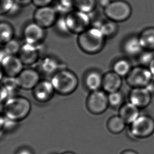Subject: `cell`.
Segmentation results:
<instances>
[{
    "label": "cell",
    "mask_w": 154,
    "mask_h": 154,
    "mask_svg": "<svg viewBox=\"0 0 154 154\" xmlns=\"http://www.w3.org/2000/svg\"><path fill=\"white\" fill-rule=\"evenodd\" d=\"M106 38L100 29L90 27L79 34L77 42L79 48L86 53L95 54L102 50Z\"/></svg>",
    "instance_id": "6da1fadb"
},
{
    "label": "cell",
    "mask_w": 154,
    "mask_h": 154,
    "mask_svg": "<svg viewBox=\"0 0 154 154\" xmlns=\"http://www.w3.org/2000/svg\"><path fill=\"white\" fill-rule=\"evenodd\" d=\"M3 109L5 117L17 122L28 116L31 110V104L24 97L12 96L4 103Z\"/></svg>",
    "instance_id": "7a4b0ae2"
},
{
    "label": "cell",
    "mask_w": 154,
    "mask_h": 154,
    "mask_svg": "<svg viewBox=\"0 0 154 154\" xmlns=\"http://www.w3.org/2000/svg\"><path fill=\"white\" fill-rule=\"evenodd\" d=\"M51 82L55 92L64 96L75 92L79 83L75 73L65 69H61L55 73L52 76Z\"/></svg>",
    "instance_id": "3957f363"
},
{
    "label": "cell",
    "mask_w": 154,
    "mask_h": 154,
    "mask_svg": "<svg viewBox=\"0 0 154 154\" xmlns=\"http://www.w3.org/2000/svg\"><path fill=\"white\" fill-rule=\"evenodd\" d=\"M103 12L109 20L120 23L127 21L131 17L132 8L125 0H114L104 8Z\"/></svg>",
    "instance_id": "277c9868"
},
{
    "label": "cell",
    "mask_w": 154,
    "mask_h": 154,
    "mask_svg": "<svg viewBox=\"0 0 154 154\" xmlns=\"http://www.w3.org/2000/svg\"><path fill=\"white\" fill-rule=\"evenodd\" d=\"M65 19L69 33L78 35L88 29L92 24L89 14L76 10L65 15Z\"/></svg>",
    "instance_id": "5b68a950"
},
{
    "label": "cell",
    "mask_w": 154,
    "mask_h": 154,
    "mask_svg": "<svg viewBox=\"0 0 154 154\" xmlns=\"http://www.w3.org/2000/svg\"><path fill=\"white\" fill-rule=\"evenodd\" d=\"M129 133L135 138H146L154 133V119L148 115H140L130 125Z\"/></svg>",
    "instance_id": "8992f818"
},
{
    "label": "cell",
    "mask_w": 154,
    "mask_h": 154,
    "mask_svg": "<svg viewBox=\"0 0 154 154\" xmlns=\"http://www.w3.org/2000/svg\"><path fill=\"white\" fill-rule=\"evenodd\" d=\"M152 77L148 67L140 65L132 68L126 77V81L132 88H146L152 81Z\"/></svg>",
    "instance_id": "52a82bcc"
},
{
    "label": "cell",
    "mask_w": 154,
    "mask_h": 154,
    "mask_svg": "<svg viewBox=\"0 0 154 154\" xmlns=\"http://www.w3.org/2000/svg\"><path fill=\"white\" fill-rule=\"evenodd\" d=\"M86 106L90 112L95 115H99L105 112L108 106V95L105 91L99 90L93 91L88 97Z\"/></svg>",
    "instance_id": "ba28073f"
},
{
    "label": "cell",
    "mask_w": 154,
    "mask_h": 154,
    "mask_svg": "<svg viewBox=\"0 0 154 154\" xmlns=\"http://www.w3.org/2000/svg\"><path fill=\"white\" fill-rule=\"evenodd\" d=\"M58 18V13L51 5L38 8L34 13V22L45 29L55 25Z\"/></svg>",
    "instance_id": "9c48e42d"
},
{
    "label": "cell",
    "mask_w": 154,
    "mask_h": 154,
    "mask_svg": "<svg viewBox=\"0 0 154 154\" xmlns=\"http://www.w3.org/2000/svg\"><path fill=\"white\" fill-rule=\"evenodd\" d=\"M2 72L7 77H17L23 71L24 64L16 55H6L1 58Z\"/></svg>",
    "instance_id": "30bf717a"
},
{
    "label": "cell",
    "mask_w": 154,
    "mask_h": 154,
    "mask_svg": "<svg viewBox=\"0 0 154 154\" xmlns=\"http://www.w3.org/2000/svg\"><path fill=\"white\" fill-rule=\"evenodd\" d=\"M23 34L25 43L36 45L42 42L46 36L45 29L35 22L26 25L23 29Z\"/></svg>",
    "instance_id": "8fae6325"
},
{
    "label": "cell",
    "mask_w": 154,
    "mask_h": 154,
    "mask_svg": "<svg viewBox=\"0 0 154 154\" xmlns=\"http://www.w3.org/2000/svg\"><path fill=\"white\" fill-rule=\"evenodd\" d=\"M16 79L19 88L24 90H33L40 81V73L35 69H23Z\"/></svg>",
    "instance_id": "7c38bea8"
},
{
    "label": "cell",
    "mask_w": 154,
    "mask_h": 154,
    "mask_svg": "<svg viewBox=\"0 0 154 154\" xmlns=\"http://www.w3.org/2000/svg\"><path fill=\"white\" fill-rule=\"evenodd\" d=\"M152 95L146 88H134L129 94V102L140 109L146 108L151 103Z\"/></svg>",
    "instance_id": "4fadbf2b"
},
{
    "label": "cell",
    "mask_w": 154,
    "mask_h": 154,
    "mask_svg": "<svg viewBox=\"0 0 154 154\" xmlns=\"http://www.w3.org/2000/svg\"><path fill=\"white\" fill-rule=\"evenodd\" d=\"M32 90L34 97L41 103L48 102L50 100L55 92L51 82L46 80L40 81Z\"/></svg>",
    "instance_id": "5bb4252c"
},
{
    "label": "cell",
    "mask_w": 154,
    "mask_h": 154,
    "mask_svg": "<svg viewBox=\"0 0 154 154\" xmlns=\"http://www.w3.org/2000/svg\"><path fill=\"white\" fill-rule=\"evenodd\" d=\"M18 55L19 58L24 65L34 64L38 62L39 57V50L38 45L25 43L22 45Z\"/></svg>",
    "instance_id": "9a60e30c"
},
{
    "label": "cell",
    "mask_w": 154,
    "mask_h": 154,
    "mask_svg": "<svg viewBox=\"0 0 154 154\" xmlns=\"http://www.w3.org/2000/svg\"><path fill=\"white\" fill-rule=\"evenodd\" d=\"M123 84L122 79L114 71L109 72L103 76L102 88L108 94L119 91Z\"/></svg>",
    "instance_id": "2e32d148"
},
{
    "label": "cell",
    "mask_w": 154,
    "mask_h": 154,
    "mask_svg": "<svg viewBox=\"0 0 154 154\" xmlns=\"http://www.w3.org/2000/svg\"><path fill=\"white\" fill-rule=\"evenodd\" d=\"M119 115L127 124L131 125L140 116V108L131 102L124 103L119 108Z\"/></svg>",
    "instance_id": "e0dca14e"
},
{
    "label": "cell",
    "mask_w": 154,
    "mask_h": 154,
    "mask_svg": "<svg viewBox=\"0 0 154 154\" xmlns=\"http://www.w3.org/2000/svg\"><path fill=\"white\" fill-rule=\"evenodd\" d=\"M123 48L125 54L130 57L138 56L144 51L139 36H133L128 38L124 43Z\"/></svg>",
    "instance_id": "ac0fdd59"
},
{
    "label": "cell",
    "mask_w": 154,
    "mask_h": 154,
    "mask_svg": "<svg viewBox=\"0 0 154 154\" xmlns=\"http://www.w3.org/2000/svg\"><path fill=\"white\" fill-rule=\"evenodd\" d=\"M103 76L97 71H92L88 73L85 79V84L88 89L95 91L102 87Z\"/></svg>",
    "instance_id": "d6986e66"
},
{
    "label": "cell",
    "mask_w": 154,
    "mask_h": 154,
    "mask_svg": "<svg viewBox=\"0 0 154 154\" xmlns=\"http://www.w3.org/2000/svg\"><path fill=\"white\" fill-rule=\"evenodd\" d=\"M140 42L144 50L154 51V27L144 29L139 35Z\"/></svg>",
    "instance_id": "ffe728a7"
},
{
    "label": "cell",
    "mask_w": 154,
    "mask_h": 154,
    "mask_svg": "<svg viewBox=\"0 0 154 154\" xmlns=\"http://www.w3.org/2000/svg\"><path fill=\"white\" fill-rule=\"evenodd\" d=\"M126 123L119 115L111 117L107 123V127L111 133L118 134L124 131Z\"/></svg>",
    "instance_id": "44dd1931"
},
{
    "label": "cell",
    "mask_w": 154,
    "mask_h": 154,
    "mask_svg": "<svg viewBox=\"0 0 154 154\" xmlns=\"http://www.w3.org/2000/svg\"><path fill=\"white\" fill-rule=\"evenodd\" d=\"M14 30L12 25L6 21H2L0 24V41L5 44L14 38Z\"/></svg>",
    "instance_id": "7402d4cb"
},
{
    "label": "cell",
    "mask_w": 154,
    "mask_h": 154,
    "mask_svg": "<svg viewBox=\"0 0 154 154\" xmlns=\"http://www.w3.org/2000/svg\"><path fill=\"white\" fill-rule=\"evenodd\" d=\"M41 69L43 73L46 74H52V76L57 71L60 70V65L54 58L46 57L42 60L40 65Z\"/></svg>",
    "instance_id": "603a6c76"
},
{
    "label": "cell",
    "mask_w": 154,
    "mask_h": 154,
    "mask_svg": "<svg viewBox=\"0 0 154 154\" xmlns=\"http://www.w3.org/2000/svg\"><path fill=\"white\" fill-rule=\"evenodd\" d=\"M96 5V0H74L75 10L89 14L94 12Z\"/></svg>",
    "instance_id": "cb8c5ba5"
},
{
    "label": "cell",
    "mask_w": 154,
    "mask_h": 154,
    "mask_svg": "<svg viewBox=\"0 0 154 154\" xmlns=\"http://www.w3.org/2000/svg\"><path fill=\"white\" fill-rule=\"evenodd\" d=\"M131 63L125 59L117 60L113 65V71L121 77H126L132 69Z\"/></svg>",
    "instance_id": "d4e9b609"
},
{
    "label": "cell",
    "mask_w": 154,
    "mask_h": 154,
    "mask_svg": "<svg viewBox=\"0 0 154 154\" xmlns=\"http://www.w3.org/2000/svg\"><path fill=\"white\" fill-rule=\"evenodd\" d=\"M105 38H112L116 34L119 30L117 23L109 20L102 22L99 28Z\"/></svg>",
    "instance_id": "484cf974"
},
{
    "label": "cell",
    "mask_w": 154,
    "mask_h": 154,
    "mask_svg": "<svg viewBox=\"0 0 154 154\" xmlns=\"http://www.w3.org/2000/svg\"><path fill=\"white\" fill-rule=\"evenodd\" d=\"M53 2V7L58 14L65 15L74 9V0H54Z\"/></svg>",
    "instance_id": "4316f807"
},
{
    "label": "cell",
    "mask_w": 154,
    "mask_h": 154,
    "mask_svg": "<svg viewBox=\"0 0 154 154\" xmlns=\"http://www.w3.org/2000/svg\"><path fill=\"white\" fill-rule=\"evenodd\" d=\"M108 99L109 106L114 108H120L124 101V95L119 91L109 93L108 95Z\"/></svg>",
    "instance_id": "83f0119b"
},
{
    "label": "cell",
    "mask_w": 154,
    "mask_h": 154,
    "mask_svg": "<svg viewBox=\"0 0 154 154\" xmlns=\"http://www.w3.org/2000/svg\"><path fill=\"white\" fill-rule=\"evenodd\" d=\"M22 45L20 44L19 41L13 38L6 43L4 44V48L3 50L8 55H16L19 54L21 50Z\"/></svg>",
    "instance_id": "f1b7e54d"
},
{
    "label": "cell",
    "mask_w": 154,
    "mask_h": 154,
    "mask_svg": "<svg viewBox=\"0 0 154 154\" xmlns=\"http://www.w3.org/2000/svg\"><path fill=\"white\" fill-rule=\"evenodd\" d=\"M138 57V62L140 66L148 67L154 59V52L144 50Z\"/></svg>",
    "instance_id": "f546056e"
},
{
    "label": "cell",
    "mask_w": 154,
    "mask_h": 154,
    "mask_svg": "<svg viewBox=\"0 0 154 154\" xmlns=\"http://www.w3.org/2000/svg\"><path fill=\"white\" fill-rule=\"evenodd\" d=\"M16 4L14 0H1L0 3V13L1 14L6 15L12 10Z\"/></svg>",
    "instance_id": "4dcf8cb0"
},
{
    "label": "cell",
    "mask_w": 154,
    "mask_h": 154,
    "mask_svg": "<svg viewBox=\"0 0 154 154\" xmlns=\"http://www.w3.org/2000/svg\"><path fill=\"white\" fill-rule=\"evenodd\" d=\"M55 25H56V27L58 31L63 33H69L65 21V15L64 17L58 18Z\"/></svg>",
    "instance_id": "1f68e13d"
},
{
    "label": "cell",
    "mask_w": 154,
    "mask_h": 154,
    "mask_svg": "<svg viewBox=\"0 0 154 154\" xmlns=\"http://www.w3.org/2000/svg\"><path fill=\"white\" fill-rule=\"evenodd\" d=\"M53 1L54 0H32V3L38 8L50 6Z\"/></svg>",
    "instance_id": "d6a6232c"
},
{
    "label": "cell",
    "mask_w": 154,
    "mask_h": 154,
    "mask_svg": "<svg viewBox=\"0 0 154 154\" xmlns=\"http://www.w3.org/2000/svg\"><path fill=\"white\" fill-rule=\"evenodd\" d=\"M14 1L16 4L21 7L27 6L32 3V0H14Z\"/></svg>",
    "instance_id": "836d02e7"
},
{
    "label": "cell",
    "mask_w": 154,
    "mask_h": 154,
    "mask_svg": "<svg viewBox=\"0 0 154 154\" xmlns=\"http://www.w3.org/2000/svg\"><path fill=\"white\" fill-rule=\"evenodd\" d=\"M111 2H112V0H98V3L100 7H102L103 9H104L110 4Z\"/></svg>",
    "instance_id": "e575fe53"
},
{
    "label": "cell",
    "mask_w": 154,
    "mask_h": 154,
    "mask_svg": "<svg viewBox=\"0 0 154 154\" xmlns=\"http://www.w3.org/2000/svg\"><path fill=\"white\" fill-rule=\"evenodd\" d=\"M17 154H33V152L29 148H24L19 150Z\"/></svg>",
    "instance_id": "d590c367"
},
{
    "label": "cell",
    "mask_w": 154,
    "mask_h": 154,
    "mask_svg": "<svg viewBox=\"0 0 154 154\" xmlns=\"http://www.w3.org/2000/svg\"><path fill=\"white\" fill-rule=\"evenodd\" d=\"M148 69H149L150 73H152V76L153 77H154V59L152 60V63H150V64L149 65V66H148Z\"/></svg>",
    "instance_id": "8d00e7d4"
},
{
    "label": "cell",
    "mask_w": 154,
    "mask_h": 154,
    "mask_svg": "<svg viewBox=\"0 0 154 154\" xmlns=\"http://www.w3.org/2000/svg\"><path fill=\"white\" fill-rule=\"evenodd\" d=\"M121 154H138V153L133 150H126L123 151Z\"/></svg>",
    "instance_id": "74e56055"
},
{
    "label": "cell",
    "mask_w": 154,
    "mask_h": 154,
    "mask_svg": "<svg viewBox=\"0 0 154 154\" xmlns=\"http://www.w3.org/2000/svg\"><path fill=\"white\" fill-rule=\"evenodd\" d=\"M62 154H76L74 152H63Z\"/></svg>",
    "instance_id": "f35d334b"
}]
</instances>
